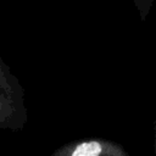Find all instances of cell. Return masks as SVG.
Here are the masks:
<instances>
[{"instance_id": "2", "label": "cell", "mask_w": 156, "mask_h": 156, "mask_svg": "<svg viewBox=\"0 0 156 156\" xmlns=\"http://www.w3.org/2000/svg\"><path fill=\"white\" fill-rule=\"evenodd\" d=\"M50 156H129L118 143L105 138H84L68 141Z\"/></svg>"}, {"instance_id": "3", "label": "cell", "mask_w": 156, "mask_h": 156, "mask_svg": "<svg viewBox=\"0 0 156 156\" xmlns=\"http://www.w3.org/2000/svg\"><path fill=\"white\" fill-rule=\"evenodd\" d=\"M132 1H133L134 6L138 10V13H139L140 20L144 22L146 20V17L149 16L155 0H132Z\"/></svg>"}, {"instance_id": "4", "label": "cell", "mask_w": 156, "mask_h": 156, "mask_svg": "<svg viewBox=\"0 0 156 156\" xmlns=\"http://www.w3.org/2000/svg\"><path fill=\"white\" fill-rule=\"evenodd\" d=\"M152 143H154V154L156 156V113H155V119L152 123Z\"/></svg>"}, {"instance_id": "1", "label": "cell", "mask_w": 156, "mask_h": 156, "mask_svg": "<svg viewBox=\"0 0 156 156\" xmlns=\"http://www.w3.org/2000/svg\"><path fill=\"white\" fill-rule=\"evenodd\" d=\"M27 121L24 89L0 56V129L21 132Z\"/></svg>"}]
</instances>
